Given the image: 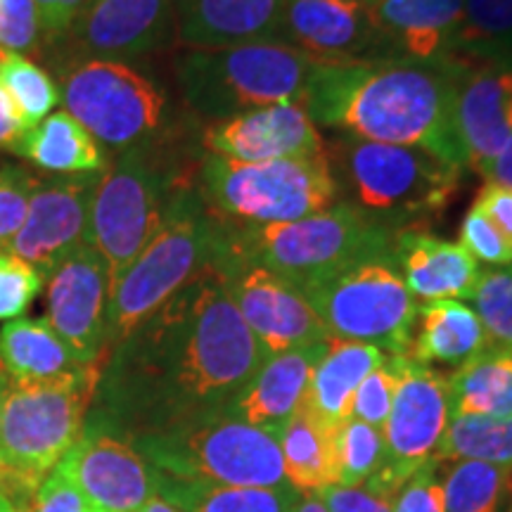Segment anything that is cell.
<instances>
[{"label": "cell", "mask_w": 512, "mask_h": 512, "mask_svg": "<svg viewBox=\"0 0 512 512\" xmlns=\"http://www.w3.org/2000/svg\"><path fill=\"white\" fill-rule=\"evenodd\" d=\"M264 358L209 266L110 351L88 418L138 439L223 415Z\"/></svg>", "instance_id": "obj_1"}, {"label": "cell", "mask_w": 512, "mask_h": 512, "mask_svg": "<svg viewBox=\"0 0 512 512\" xmlns=\"http://www.w3.org/2000/svg\"><path fill=\"white\" fill-rule=\"evenodd\" d=\"M465 67L406 57L318 64L302 105L316 126L387 145L420 147L465 169L456 131L458 83Z\"/></svg>", "instance_id": "obj_2"}, {"label": "cell", "mask_w": 512, "mask_h": 512, "mask_svg": "<svg viewBox=\"0 0 512 512\" xmlns=\"http://www.w3.org/2000/svg\"><path fill=\"white\" fill-rule=\"evenodd\" d=\"M396 233L399 228L337 202L306 219L275 226H238L221 219L214 256L252 261L302 287L356 261L394 256Z\"/></svg>", "instance_id": "obj_3"}, {"label": "cell", "mask_w": 512, "mask_h": 512, "mask_svg": "<svg viewBox=\"0 0 512 512\" xmlns=\"http://www.w3.org/2000/svg\"><path fill=\"white\" fill-rule=\"evenodd\" d=\"M325 157L339 202L399 230L441 214L460 190L465 171L420 147L373 143L344 133L325 143Z\"/></svg>", "instance_id": "obj_4"}, {"label": "cell", "mask_w": 512, "mask_h": 512, "mask_svg": "<svg viewBox=\"0 0 512 512\" xmlns=\"http://www.w3.org/2000/svg\"><path fill=\"white\" fill-rule=\"evenodd\" d=\"M219 235L221 219L207 209L197 188H176L162 226L110 283L105 358L128 332L211 266Z\"/></svg>", "instance_id": "obj_5"}, {"label": "cell", "mask_w": 512, "mask_h": 512, "mask_svg": "<svg viewBox=\"0 0 512 512\" xmlns=\"http://www.w3.org/2000/svg\"><path fill=\"white\" fill-rule=\"evenodd\" d=\"M318 62L285 41L188 50L176 64L192 112L221 121L280 102H302Z\"/></svg>", "instance_id": "obj_6"}, {"label": "cell", "mask_w": 512, "mask_h": 512, "mask_svg": "<svg viewBox=\"0 0 512 512\" xmlns=\"http://www.w3.org/2000/svg\"><path fill=\"white\" fill-rule=\"evenodd\" d=\"M197 192L211 214L238 226L292 223L339 202L325 152L273 162H233L207 152Z\"/></svg>", "instance_id": "obj_7"}, {"label": "cell", "mask_w": 512, "mask_h": 512, "mask_svg": "<svg viewBox=\"0 0 512 512\" xmlns=\"http://www.w3.org/2000/svg\"><path fill=\"white\" fill-rule=\"evenodd\" d=\"M131 441L155 470L176 479L266 489L290 486L275 434L228 413Z\"/></svg>", "instance_id": "obj_8"}, {"label": "cell", "mask_w": 512, "mask_h": 512, "mask_svg": "<svg viewBox=\"0 0 512 512\" xmlns=\"http://www.w3.org/2000/svg\"><path fill=\"white\" fill-rule=\"evenodd\" d=\"M100 370L55 382H12L0 415V467L38 489L81 439Z\"/></svg>", "instance_id": "obj_9"}, {"label": "cell", "mask_w": 512, "mask_h": 512, "mask_svg": "<svg viewBox=\"0 0 512 512\" xmlns=\"http://www.w3.org/2000/svg\"><path fill=\"white\" fill-rule=\"evenodd\" d=\"M60 102L107 155L152 147L166 124V93L155 79L117 60L60 67Z\"/></svg>", "instance_id": "obj_10"}, {"label": "cell", "mask_w": 512, "mask_h": 512, "mask_svg": "<svg viewBox=\"0 0 512 512\" xmlns=\"http://www.w3.org/2000/svg\"><path fill=\"white\" fill-rule=\"evenodd\" d=\"M330 337L373 344L384 354H408L418 302L403 283L394 256L349 264L299 287Z\"/></svg>", "instance_id": "obj_11"}, {"label": "cell", "mask_w": 512, "mask_h": 512, "mask_svg": "<svg viewBox=\"0 0 512 512\" xmlns=\"http://www.w3.org/2000/svg\"><path fill=\"white\" fill-rule=\"evenodd\" d=\"M176 185L152 147L119 155L102 171L88 216L86 242L105 259L110 283L162 226Z\"/></svg>", "instance_id": "obj_12"}, {"label": "cell", "mask_w": 512, "mask_h": 512, "mask_svg": "<svg viewBox=\"0 0 512 512\" xmlns=\"http://www.w3.org/2000/svg\"><path fill=\"white\" fill-rule=\"evenodd\" d=\"M448 422H451L448 375L418 363L408 354H399V384H396L392 411L382 427L384 460L375 477L366 484L396 498L401 486L422 465L432 463Z\"/></svg>", "instance_id": "obj_13"}, {"label": "cell", "mask_w": 512, "mask_h": 512, "mask_svg": "<svg viewBox=\"0 0 512 512\" xmlns=\"http://www.w3.org/2000/svg\"><path fill=\"white\" fill-rule=\"evenodd\" d=\"M211 268L221 273L230 302L266 356L330 339L304 292L283 275L233 256H214Z\"/></svg>", "instance_id": "obj_14"}, {"label": "cell", "mask_w": 512, "mask_h": 512, "mask_svg": "<svg viewBox=\"0 0 512 512\" xmlns=\"http://www.w3.org/2000/svg\"><path fill=\"white\" fill-rule=\"evenodd\" d=\"M176 36V0H88L72 27L50 48L60 64L79 60L133 62Z\"/></svg>", "instance_id": "obj_15"}, {"label": "cell", "mask_w": 512, "mask_h": 512, "mask_svg": "<svg viewBox=\"0 0 512 512\" xmlns=\"http://www.w3.org/2000/svg\"><path fill=\"white\" fill-rule=\"evenodd\" d=\"M57 467L105 512H133L159 494V472L136 444L91 418Z\"/></svg>", "instance_id": "obj_16"}, {"label": "cell", "mask_w": 512, "mask_h": 512, "mask_svg": "<svg viewBox=\"0 0 512 512\" xmlns=\"http://www.w3.org/2000/svg\"><path fill=\"white\" fill-rule=\"evenodd\" d=\"M110 268L83 242L53 268L46 280V320L88 368L105 361V323Z\"/></svg>", "instance_id": "obj_17"}, {"label": "cell", "mask_w": 512, "mask_h": 512, "mask_svg": "<svg viewBox=\"0 0 512 512\" xmlns=\"http://www.w3.org/2000/svg\"><path fill=\"white\" fill-rule=\"evenodd\" d=\"M280 41L318 64H349L396 57L358 0H285Z\"/></svg>", "instance_id": "obj_18"}, {"label": "cell", "mask_w": 512, "mask_h": 512, "mask_svg": "<svg viewBox=\"0 0 512 512\" xmlns=\"http://www.w3.org/2000/svg\"><path fill=\"white\" fill-rule=\"evenodd\" d=\"M100 174L50 176L36 183L27 216L8 252L36 268L43 278L88 238L91 200Z\"/></svg>", "instance_id": "obj_19"}, {"label": "cell", "mask_w": 512, "mask_h": 512, "mask_svg": "<svg viewBox=\"0 0 512 512\" xmlns=\"http://www.w3.org/2000/svg\"><path fill=\"white\" fill-rule=\"evenodd\" d=\"M202 145L209 155L233 162H273L318 157L325 152V140L302 102H280L238 117L211 121Z\"/></svg>", "instance_id": "obj_20"}, {"label": "cell", "mask_w": 512, "mask_h": 512, "mask_svg": "<svg viewBox=\"0 0 512 512\" xmlns=\"http://www.w3.org/2000/svg\"><path fill=\"white\" fill-rule=\"evenodd\" d=\"M456 131L465 166L484 178L512 133V67L465 69L458 83Z\"/></svg>", "instance_id": "obj_21"}, {"label": "cell", "mask_w": 512, "mask_h": 512, "mask_svg": "<svg viewBox=\"0 0 512 512\" xmlns=\"http://www.w3.org/2000/svg\"><path fill=\"white\" fill-rule=\"evenodd\" d=\"M394 264L415 299L465 302L477 290L482 266L460 242L418 228H401L394 238Z\"/></svg>", "instance_id": "obj_22"}, {"label": "cell", "mask_w": 512, "mask_h": 512, "mask_svg": "<svg viewBox=\"0 0 512 512\" xmlns=\"http://www.w3.org/2000/svg\"><path fill=\"white\" fill-rule=\"evenodd\" d=\"M285 0H176V38L188 50L280 41Z\"/></svg>", "instance_id": "obj_23"}, {"label": "cell", "mask_w": 512, "mask_h": 512, "mask_svg": "<svg viewBox=\"0 0 512 512\" xmlns=\"http://www.w3.org/2000/svg\"><path fill=\"white\" fill-rule=\"evenodd\" d=\"M370 12L396 57L430 64L456 60L465 0H375Z\"/></svg>", "instance_id": "obj_24"}, {"label": "cell", "mask_w": 512, "mask_h": 512, "mask_svg": "<svg viewBox=\"0 0 512 512\" xmlns=\"http://www.w3.org/2000/svg\"><path fill=\"white\" fill-rule=\"evenodd\" d=\"M325 344L328 339L311 347L268 354L228 408V415L261 430H278L302 408Z\"/></svg>", "instance_id": "obj_25"}, {"label": "cell", "mask_w": 512, "mask_h": 512, "mask_svg": "<svg viewBox=\"0 0 512 512\" xmlns=\"http://www.w3.org/2000/svg\"><path fill=\"white\" fill-rule=\"evenodd\" d=\"M384 356L387 354L373 344L330 337L313 370L304 406L330 432H335L344 420L351 418L356 389L361 387L370 370L380 366Z\"/></svg>", "instance_id": "obj_26"}, {"label": "cell", "mask_w": 512, "mask_h": 512, "mask_svg": "<svg viewBox=\"0 0 512 512\" xmlns=\"http://www.w3.org/2000/svg\"><path fill=\"white\" fill-rule=\"evenodd\" d=\"M0 366L12 382H55L91 370L46 318H15L0 328ZM98 370V368H95Z\"/></svg>", "instance_id": "obj_27"}, {"label": "cell", "mask_w": 512, "mask_h": 512, "mask_svg": "<svg viewBox=\"0 0 512 512\" xmlns=\"http://www.w3.org/2000/svg\"><path fill=\"white\" fill-rule=\"evenodd\" d=\"M15 155L55 176L102 174L110 157L72 114L57 110L29 128L15 145Z\"/></svg>", "instance_id": "obj_28"}, {"label": "cell", "mask_w": 512, "mask_h": 512, "mask_svg": "<svg viewBox=\"0 0 512 512\" xmlns=\"http://www.w3.org/2000/svg\"><path fill=\"white\" fill-rule=\"evenodd\" d=\"M420 328L411 339L408 356L418 363L458 368L489 347L482 320L465 302H430L418 309Z\"/></svg>", "instance_id": "obj_29"}, {"label": "cell", "mask_w": 512, "mask_h": 512, "mask_svg": "<svg viewBox=\"0 0 512 512\" xmlns=\"http://www.w3.org/2000/svg\"><path fill=\"white\" fill-rule=\"evenodd\" d=\"M453 415L512 418V349L489 344L448 375Z\"/></svg>", "instance_id": "obj_30"}, {"label": "cell", "mask_w": 512, "mask_h": 512, "mask_svg": "<svg viewBox=\"0 0 512 512\" xmlns=\"http://www.w3.org/2000/svg\"><path fill=\"white\" fill-rule=\"evenodd\" d=\"M278 439L287 484L299 494H318L335 484L332 432L309 408H299L273 432Z\"/></svg>", "instance_id": "obj_31"}, {"label": "cell", "mask_w": 512, "mask_h": 512, "mask_svg": "<svg viewBox=\"0 0 512 512\" xmlns=\"http://www.w3.org/2000/svg\"><path fill=\"white\" fill-rule=\"evenodd\" d=\"M159 472V470H157ZM159 496L181 512H292L299 491L190 482L159 472Z\"/></svg>", "instance_id": "obj_32"}, {"label": "cell", "mask_w": 512, "mask_h": 512, "mask_svg": "<svg viewBox=\"0 0 512 512\" xmlns=\"http://www.w3.org/2000/svg\"><path fill=\"white\" fill-rule=\"evenodd\" d=\"M444 512H501L512 494L510 467L453 460L441 475Z\"/></svg>", "instance_id": "obj_33"}, {"label": "cell", "mask_w": 512, "mask_h": 512, "mask_svg": "<svg viewBox=\"0 0 512 512\" xmlns=\"http://www.w3.org/2000/svg\"><path fill=\"white\" fill-rule=\"evenodd\" d=\"M437 463L482 460L512 470V418L453 415L434 453Z\"/></svg>", "instance_id": "obj_34"}, {"label": "cell", "mask_w": 512, "mask_h": 512, "mask_svg": "<svg viewBox=\"0 0 512 512\" xmlns=\"http://www.w3.org/2000/svg\"><path fill=\"white\" fill-rule=\"evenodd\" d=\"M0 86L10 95L27 131L41 124L60 105L57 81L29 57L3 55V60H0Z\"/></svg>", "instance_id": "obj_35"}, {"label": "cell", "mask_w": 512, "mask_h": 512, "mask_svg": "<svg viewBox=\"0 0 512 512\" xmlns=\"http://www.w3.org/2000/svg\"><path fill=\"white\" fill-rule=\"evenodd\" d=\"M335 484L361 486L375 477L384 460V434L356 418L344 420L332 432Z\"/></svg>", "instance_id": "obj_36"}, {"label": "cell", "mask_w": 512, "mask_h": 512, "mask_svg": "<svg viewBox=\"0 0 512 512\" xmlns=\"http://www.w3.org/2000/svg\"><path fill=\"white\" fill-rule=\"evenodd\" d=\"M470 302H475V313L482 320L489 342L512 349V264L482 268Z\"/></svg>", "instance_id": "obj_37"}, {"label": "cell", "mask_w": 512, "mask_h": 512, "mask_svg": "<svg viewBox=\"0 0 512 512\" xmlns=\"http://www.w3.org/2000/svg\"><path fill=\"white\" fill-rule=\"evenodd\" d=\"M512 48V0H465L458 50Z\"/></svg>", "instance_id": "obj_38"}, {"label": "cell", "mask_w": 512, "mask_h": 512, "mask_svg": "<svg viewBox=\"0 0 512 512\" xmlns=\"http://www.w3.org/2000/svg\"><path fill=\"white\" fill-rule=\"evenodd\" d=\"M48 48L34 0H0V53L29 57Z\"/></svg>", "instance_id": "obj_39"}, {"label": "cell", "mask_w": 512, "mask_h": 512, "mask_svg": "<svg viewBox=\"0 0 512 512\" xmlns=\"http://www.w3.org/2000/svg\"><path fill=\"white\" fill-rule=\"evenodd\" d=\"M396 384H399V356H384L380 366L370 370L361 387L356 389L351 418L368 422V425L382 430L384 422L392 411Z\"/></svg>", "instance_id": "obj_40"}, {"label": "cell", "mask_w": 512, "mask_h": 512, "mask_svg": "<svg viewBox=\"0 0 512 512\" xmlns=\"http://www.w3.org/2000/svg\"><path fill=\"white\" fill-rule=\"evenodd\" d=\"M46 278L12 252H0V320L22 318L31 302L43 292Z\"/></svg>", "instance_id": "obj_41"}, {"label": "cell", "mask_w": 512, "mask_h": 512, "mask_svg": "<svg viewBox=\"0 0 512 512\" xmlns=\"http://www.w3.org/2000/svg\"><path fill=\"white\" fill-rule=\"evenodd\" d=\"M38 178L15 164H0V252L10 249L27 216Z\"/></svg>", "instance_id": "obj_42"}, {"label": "cell", "mask_w": 512, "mask_h": 512, "mask_svg": "<svg viewBox=\"0 0 512 512\" xmlns=\"http://www.w3.org/2000/svg\"><path fill=\"white\" fill-rule=\"evenodd\" d=\"M460 245L470 252L479 264L501 268L512 264V245L477 207L465 214L460 226Z\"/></svg>", "instance_id": "obj_43"}, {"label": "cell", "mask_w": 512, "mask_h": 512, "mask_svg": "<svg viewBox=\"0 0 512 512\" xmlns=\"http://www.w3.org/2000/svg\"><path fill=\"white\" fill-rule=\"evenodd\" d=\"M31 512H105L83 496V491L69 479L60 467H55L38 484Z\"/></svg>", "instance_id": "obj_44"}, {"label": "cell", "mask_w": 512, "mask_h": 512, "mask_svg": "<svg viewBox=\"0 0 512 512\" xmlns=\"http://www.w3.org/2000/svg\"><path fill=\"white\" fill-rule=\"evenodd\" d=\"M437 470V460L422 465L396 494L394 512H444V489Z\"/></svg>", "instance_id": "obj_45"}, {"label": "cell", "mask_w": 512, "mask_h": 512, "mask_svg": "<svg viewBox=\"0 0 512 512\" xmlns=\"http://www.w3.org/2000/svg\"><path fill=\"white\" fill-rule=\"evenodd\" d=\"M318 496L328 512H394V496L382 494L370 484H330L320 489Z\"/></svg>", "instance_id": "obj_46"}, {"label": "cell", "mask_w": 512, "mask_h": 512, "mask_svg": "<svg viewBox=\"0 0 512 512\" xmlns=\"http://www.w3.org/2000/svg\"><path fill=\"white\" fill-rule=\"evenodd\" d=\"M472 207H477L494 226L505 235V240L512 245V188L496 183H484L479 190L477 200Z\"/></svg>", "instance_id": "obj_47"}, {"label": "cell", "mask_w": 512, "mask_h": 512, "mask_svg": "<svg viewBox=\"0 0 512 512\" xmlns=\"http://www.w3.org/2000/svg\"><path fill=\"white\" fill-rule=\"evenodd\" d=\"M38 15H41L43 31H46L48 48L67 34L79 12L86 8L88 0H34Z\"/></svg>", "instance_id": "obj_48"}, {"label": "cell", "mask_w": 512, "mask_h": 512, "mask_svg": "<svg viewBox=\"0 0 512 512\" xmlns=\"http://www.w3.org/2000/svg\"><path fill=\"white\" fill-rule=\"evenodd\" d=\"M36 489L0 467V512H31Z\"/></svg>", "instance_id": "obj_49"}, {"label": "cell", "mask_w": 512, "mask_h": 512, "mask_svg": "<svg viewBox=\"0 0 512 512\" xmlns=\"http://www.w3.org/2000/svg\"><path fill=\"white\" fill-rule=\"evenodd\" d=\"M24 133H27V126H24L22 117H19L15 105H12L10 95L0 86V150H15V145Z\"/></svg>", "instance_id": "obj_50"}, {"label": "cell", "mask_w": 512, "mask_h": 512, "mask_svg": "<svg viewBox=\"0 0 512 512\" xmlns=\"http://www.w3.org/2000/svg\"><path fill=\"white\" fill-rule=\"evenodd\" d=\"M484 178L486 183H496V185H505V188H512V133L510 138L505 140L503 150L498 152L494 162H491Z\"/></svg>", "instance_id": "obj_51"}, {"label": "cell", "mask_w": 512, "mask_h": 512, "mask_svg": "<svg viewBox=\"0 0 512 512\" xmlns=\"http://www.w3.org/2000/svg\"><path fill=\"white\" fill-rule=\"evenodd\" d=\"M292 512H328L318 494H299L292 505Z\"/></svg>", "instance_id": "obj_52"}, {"label": "cell", "mask_w": 512, "mask_h": 512, "mask_svg": "<svg viewBox=\"0 0 512 512\" xmlns=\"http://www.w3.org/2000/svg\"><path fill=\"white\" fill-rule=\"evenodd\" d=\"M133 512H181V510H178L171 501H166L164 496L157 494V496H152L150 501L143 503L138 510H133Z\"/></svg>", "instance_id": "obj_53"}, {"label": "cell", "mask_w": 512, "mask_h": 512, "mask_svg": "<svg viewBox=\"0 0 512 512\" xmlns=\"http://www.w3.org/2000/svg\"><path fill=\"white\" fill-rule=\"evenodd\" d=\"M8 387H10V377L3 370V366H0V415H3V401H5V394H8Z\"/></svg>", "instance_id": "obj_54"}, {"label": "cell", "mask_w": 512, "mask_h": 512, "mask_svg": "<svg viewBox=\"0 0 512 512\" xmlns=\"http://www.w3.org/2000/svg\"><path fill=\"white\" fill-rule=\"evenodd\" d=\"M358 3H366V5H373L375 0H358Z\"/></svg>", "instance_id": "obj_55"}, {"label": "cell", "mask_w": 512, "mask_h": 512, "mask_svg": "<svg viewBox=\"0 0 512 512\" xmlns=\"http://www.w3.org/2000/svg\"><path fill=\"white\" fill-rule=\"evenodd\" d=\"M0 60H3V53H0Z\"/></svg>", "instance_id": "obj_56"}, {"label": "cell", "mask_w": 512, "mask_h": 512, "mask_svg": "<svg viewBox=\"0 0 512 512\" xmlns=\"http://www.w3.org/2000/svg\"><path fill=\"white\" fill-rule=\"evenodd\" d=\"M510 512H512V508H510Z\"/></svg>", "instance_id": "obj_57"}]
</instances>
